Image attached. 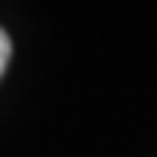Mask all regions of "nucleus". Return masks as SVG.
I'll return each mask as SVG.
<instances>
[{
	"label": "nucleus",
	"instance_id": "obj_1",
	"mask_svg": "<svg viewBox=\"0 0 157 157\" xmlns=\"http://www.w3.org/2000/svg\"><path fill=\"white\" fill-rule=\"evenodd\" d=\"M10 52H13L10 37H6V31H3V28H0V74H3V68H6V62H10Z\"/></svg>",
	"mask_w": 157,
	"mask_h": 157
}]
</instances>
